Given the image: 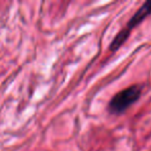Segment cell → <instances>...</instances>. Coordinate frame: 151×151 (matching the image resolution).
<instances>
[{"mask_svg":"<svg viewBox=\"0 0 151 151\" xmlns=\"http://www.w3.org/2000/svg\"><path fill=\"white\" fill-rule=\"evenodd\" d=\"M150 14H151V1H147V2H145L144 4L137 11V13L132 16V19L128 21L126 27L124 28L123 30H121V31L117 34V36L114 38L111 46H110V49H111L112 51L117 50V49L125 42L126 38L128 37V35H129V33H130V30L134 29L137 25H139V24H140L147 16L150 15Z\"/></svg>","mask_w":151,"mask_h":151,"instance_id":"7a4b0ae2","label":"cell"},{"mask_svg":"<svg viewBox=\"0 0 151 151\" xmlns=\"http://www.w3.org/2000/svg\"><path fill=\"white\" fill-rule=\"evenodd\" d=\"M141 95V87L132 85L118 92L109 104V111L112 114H120L124 112L130 105L136 103Z\"/></svg>","mask_w":151,"mask_h":151,"instance_id":"6da1fadb","label":"cell"}]
</instances>
